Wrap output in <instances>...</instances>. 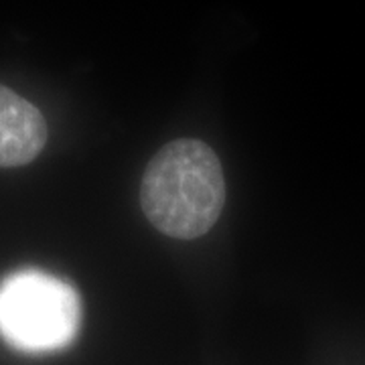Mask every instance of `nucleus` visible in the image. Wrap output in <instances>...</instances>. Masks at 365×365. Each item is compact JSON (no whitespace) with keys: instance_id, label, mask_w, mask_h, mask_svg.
<instances>
[{"instance_id":"f03ea898","label":"nucleus","mask_w":365,"mask_h":365,"mask_svg":"<svg viewBox=\"0 0 365 365\" xmlns=\"http://www.w3.org/2000/svg\"><path fill=\"white\" fill-rule=\"evenodd\" d=\"M81 323L79 294L43 270H19L0 282V337L26 353L67 347Z\"/></svg>"},{"instance_id":"7ed1b4c3","label":"nucleus","mask_w":365,"mask_h":365,"mask_svg":"<svg viewBox=\"0 0 365 365\" xmlns=\"http://www.w3.org/2000/svg\"><path fill=\"white\" fill-rule=\"evenodd\" d=\"M47 143L45 118L29 100L0 86V167L31 163Z\"/></svg>"},{"instance_id":"f257e3e1","label":"nucleus","mask_w":365,"mask_h":365,"mask_svg":"<svg viewBox=\"0 0 365 365\" xmlns=\"http://www.w3.org/2000/svg\"><path fill=\"white\" fill-rule=\"evenodd\" d=\"M140 205L165 235L195 240L207 234L225 205V179L213 148L193 138L165 144L144 170Z\"/></svg>"}]
</instances>
